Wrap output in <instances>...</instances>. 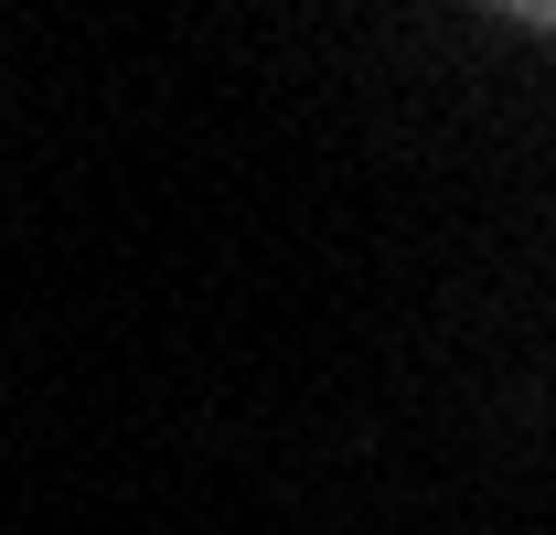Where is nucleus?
<instances>
[{
  "instance_id": "1",
  "label": "nucleus",
  "mask_w": 556,
  "mask_h": 535,
  "mask_svg": "<svg viewBox=\"0 0 556 535\" xmlns=\"http://www.w3.org/2000/svg\"><path fill=\"white\" fill-rule=\"evenodd\" d=\"M503 22H525V33H556V0H514Z\"/></svg>"
}]
</instances>
